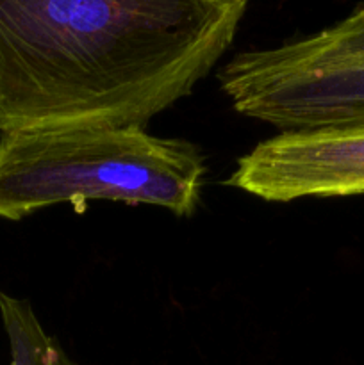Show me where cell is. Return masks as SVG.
Listing matches in <instances>:
<instances>
[{
    "label": "cell",
    "instance_id": "1",
    "mask_svg": "<svg viewBox=\"0 0 364 365\" xmlns=\"http://www.w3.org/2000/svg\"><path fill=\"white\" fill-rule=\"evenodd\" d=\"M245 0H0V132L146 128L234 39Z\"/></svg>",
    "mask_w": 364,
    "mask_h": 365
},
{
    "label": "cell",
    "instance_id": "2",
    "mask_svg": "<svg viewBox=\"0 0 364 365\" xmlns=\"http://www.w3.org/2000/svg\"><path fill=\"white\" fill-rule=\"evenodd\" d=\"M206 164L191 143L141 127L61 125L0 132V217L18 221L50 205L89 202L163 207L191 216Z\"/></svg>",
    "mask_w": 364,
    "mask_h": 365
},
{
    "label": "cell",
    "instance_id": "3",
    "mask_svg": "<svg viewBox=\"0 0 364 365\" xmlns=\"http://www.w3.org/2000/svg\"><path fill=\"white\" fill-rule=\"evenodd\" d=\"M218 78L239 114L280 132L364 130V4L309 38L238 53Z\"/></svg>",
    "mask_w": 364,
    "mask_h": 365
},
{
    "label": "cell",
    "instance_id": "4",
    "mask_svg": "<svg viewBox=\"0 0 364 365\" xmlns=\"http://www.w3.org/2000/svg\"><path fill=\"white\" fill-rule=\"evenodd\" d=\"M225 184L280 203L364 195V130L280 132L243 155Z\"/></svg>",
    "mask_w": 364,
    "mask_h": 365
},
{
    "label": "cell",
    "instance_id": "5",
    "mask_svg": "<svg viewBox=\"0 0 364 365\" xmlns=\"http://www.w3.org/2000/svg\"><path fill=\"white\" fill-rule=\"evenodd\" d=\"M0 317L9 341L11 365H77L46 334L29 302L0 291Z\"/></svg>",
    "mask_w": 364,
    "mask_h": 365
}]
</instances>
